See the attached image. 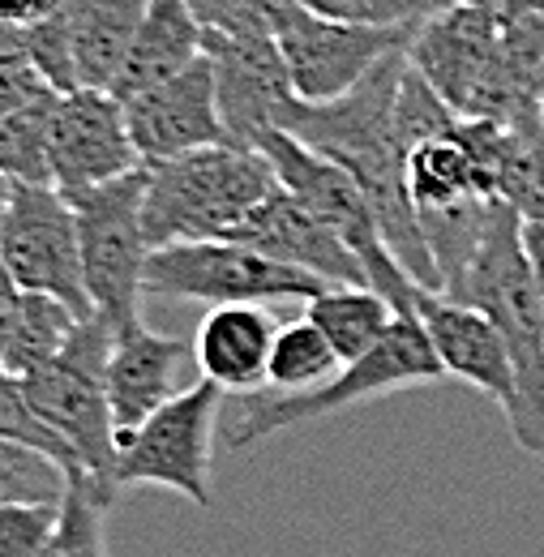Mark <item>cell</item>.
<instances>
[{"label": "cell", "mask_w": 544, "mask_h": 557, "mask_svg": "<svg viewBox=\"0 0 544 557\" xmlns=\"http://www.w3.org/2000/svg\"><path fill=\"white\" fill-rule=\"evenodd\" d=\"M404 73H408V48L386 57L356 90H347L331 103H296L279 129L300 138L322 159L339 163L364 189V198L373 202L382 236H386L391 253L399 258V267L420 287L442 292L433 253L420 236L416 207H411L408 194V146L399 138V125H395Z\"/></svg>", "instance_id": "obj_1"}, {"label": "cell", "mask_w": 544, "mask_h": 557, "mask_svg": "<svg viewBox=\"0 0 544 557\" xmlns=\"http://www.w3.org/2000/svg\"><path fill=\"white\" fill-rule=\"evenodd\" d=\"M446 296L480 309L506 339L515 364V408L506 424L528 455H544V309L519 210L493 202L477 253Z\"/></svg>", "instance_id": "obj_2"}, {"label": "cell", "mask_w": 544, "mask_h": 557, "mask_svg": "<svg viewBox=\"0 0 544 557\" xmlns=\"http://www.w3.org/2000/svg\"><path fill=\"white\" fill-rule=\"evenodd\" d=\"M279 189L271 159L249 146H206L146 163L141 223L150 249L181 240H232Z\"/></svg>", "instance_id": "obj_3"}, {"label": "cell", "mask_w": 544, "mask_h": 557, "mask_svg": "<svg viewBox=\"0 0 544 557\" xmlns=\"http://www.w3.org/2000/svg\"><path fill=\"white\" fill-rule=\"evenodd\" d=\"M116 348V326L99 313L82 318L57 360L22 377V391L69 450L77 455L86 485L99 506H116V420L108 399V360Z\"/></svg>", "instance_id": "obj_4"}, {"label": "cell", "mask_w": 544, "mask_h": 557, "mask_svg": "<svg viewBox=\"0 0 544 557\" xmlns=\"http://www.w3.org/2000/svg\"><path fill=\"white\" fill-rule=\"evenodd\" d=\"M446 369L437 360V351L429 344L424 326L416 313H399L395 326L386 331V339L373 351H364L360 360L343 364L339 373L305 395H279V391H258V395H240L236 417L223 429V446L227 450H249L258 442H267L271 433H283L292 424H309L343 408L408 391V386H433L442 382Z\"/></svg>", "instance_id": "obj_5"}, {"label": "cell", "mask_w": 544, "mask_h": 557, "mask_svg": "<svg viewBox=\"0 0 544 557\" xmlns=\"http://www.w3.org/2000/svg\"><path fill=\"white\" fill-rule=\"evenodd\" d=\"M258 150L271 159L279 185L313 210L326 227L339 232V240L360 258L369 287L382 292L399 313H416V292L420 283L399 267V258L391 253L386 236H382V223H378V210L364 198V189L343 172L339 163L322 159L318 150H309L300 138L274 129L258 141Z\"/></svg>", "instance_id": "obj_6"}, {"label": "cell", "mask_w": 544, "mask_h": 557, "mask_svg": "<svg viewBox=\"0 0 544 557\" xmlns=\"http://www.w3.org/2000/svg\"><path fill=\"white\" fill-rule=\"evenodd\" d=\"M141 198H146V168L69 198L77 214L82 278H86L90 309L108 318L116 331L141 322L146 262H150Z\"/></svg>", "instance_id": "obj_7"}, {"label": "cell", "mask_w": 544, "mask_h": 557, "mask_svg": "<svg viewBox=\"0 0 544 557\" xmlns=\"http://www.w3.org/2000/svg\"><path fill=\"white\" fill-rule=\"evenodd\" d=\"M326 283L287 262H274L271 253L245 245V240H181L150 249L146 262V296H172V300H198L206 309L219 305H274V300H300L309 305Z\"/></svg>", "instance_id": "obj_8"}, {"label": "cell", "mask_w": 544, "mask_h": 557, "mask_svg": "<svg viewBox=\"0 0 544 557\" xmlns=\"http://www.w3.org/2000/svg\"><path fill=\"white\" fill-rule=\"evenodd\" d=\"M223 391L214 382H194L168 408L141 420L134 433L116 442V488L159 485L181 493L198 510L214 506L210 493V459L219 429Z\"/></svg>", "instance_id": "obj_9"}, {"label": "cell", "mask_w": 544, "mask_h": 557, "mask_svg": "<svg viewBox=\"0 0 544 557\" xmlns=\"http://www.w3.org/2000/svg\"><path fill=\"white\" fill-rule=\"evenodd\" d=\"M0 258L22 292L52 296L77 318H90V296L82 278L77 214L57 185H13L0 207Z\"/></svg>", "instance_id": "obj_10"}, {"label": "cell", "mask_w": 544, "mask_h": 557, "mask_svg": "<svg viewBox=\"0 0 544 557\" xmlns=\"http://www.w3.org/2000/svg\"><path fill=\"white\" fill-rule=\"evenodd\" d=\"M420 26H360L309 13L305 4L274 35L300 103H331L356 90L386 57L404 52Z\"/></svg>", "instance_id": "obj_11"}, {"label": "cell", "mask_w": 544, "mask_h": 557, "mask_svg": "<svg viewBox=\"0 0 544 557\" xmlns=\"http://www.w3.org/2000/svg\"><path fill=\"white\" fill-rule=\"evenodd\" d=\"M52 185L73 198L141 172V154L129 134V112L112 90H73L52 112Z\"/></svg>", "instance_id": "obj_12"}, {"label": "cell", "mask_w": 544, "mask_h": 557, "mask_svg": "<svg viewBox=\"0 0 544 557\" xmlns=\"http://www.w3.org/2000/svg\"><path fill=\"white\" fill-rule=\"evenodd\" d=\"M206 57L214 70V95L227 138L232 146L258 150V141L274 134L283 116L300 103L274 35H249V39L206 35Z\"/></svg>", "instance_id": "obj_13"}, {"label": "cell", "mask_w": 544, "mask_h": 557, "mask_svg": "<svg viewBox=\"0 0 544 557\" xmlns=\"http://www.w3.org/2000/svg\"><path fill=\"white\" fill-rule=\"evenodd\" d=\"M125 112H129V134H134L141 163L181 159V154L206 150V146H232L227 125L219 116L210 57L150 90H141L137 99L125 103Z\"/></svg>", "instance_id": "obj_14"}, {"label": "cell", "mask_w": 544, "mask_h": 557, "mask_svg": "<svg viewBox=\"0 0 544 557\" xmlns=\"http://www.w3.org/2000/svg\"><path fill=\"white\" fill-rule=\"evenodd\" d=\"M497 39H502L497 17L472 4H450L437 17L420 22L408 44V61L459 116H472L497 57Z\"/></svg>", "instance_id": "obj_15"}, {"label": "cell", "mask_w": 544, "mask_h": 557, "mask_svg": "<svg viewBox=\"0 0 544 557\" xmlns=\"http://www.w3.org/2000/svg\"><path fill=\"white\" fill-rule=\"evenodd\" d=\"M189 364H198L189 339L159 335L146 322L116 331V348L108 360V399L116 420V442L194 386Z\"/></svg>", "instance_id": "obj_16"}, {"label": "cell", "mask_w": 544, "mask_h": 557, "mask_svg": "<svg viewBox=\"0 0 544 557\" xmlns=\"http://www.w3.org/2000/svg\"><path fill=\"white\" fill-rule=\"evenodd\" d=\"M416 318L437 351L446 377L468 382L472 391H480L484 399H493L502 408V417H510L515 364H510V351H506V339L497 335V326L480 309L459 305V300L429 292V287L416 292Z\"/></svg>", "instance_id": "obj_17"}, {"label": "cell", "mask_w": 544, "mask_h": 557, "mask_svg": "<svg viewBox=\"0 0 544 557\" xmlns=\"http://www.w3.org/2000/svg\"><path fill=\"white\" fill-rule=\"evenodd\" d=\"M232 240H245L271 253L274 262H287L305 275L322 278L326 287H369L360 258L343 245L339 232L326 227L305 202H296L283 185L245 219V227Z\"/></svg>", "instance_id": "obj_18"}, {"label": "cell", "mask_w": 544, "mask_h": 557, "mask_svg": "<svg viewBox=\"0 0 544 557\" xmlns=\"http://www.w3.org/2000/svg\"><path fill=\"white\" fill-rule=\"evenodd\" d=\"M274 326L267 305H219L206 309L202 326L194 335V356L206 382L223 395H258L267 391Z\"/></svg>", "instance_id": "obj_19"}, {"label": "cell", "mask_w": 544, "mask_h": 557, "mask_svg": "<svg viewBox=\"0 0 544 557\" xmlns=\"http://www.w3.org/2000/svg\"><path fill=\"white\" fill-rule=\"evenodd\" d=\"M206 57V30L194 17L189 0H150L146 17L137 26V39L125 57V70L116 77L112 95L121 103L137 99L141 90L185 73Z\"/></svg>", "instance_id": "obj_20"}, {"label": "cell", "mask_w": 544, "mask_h": 557, "mask_svg": "<svg viewBox=\"0 0 544 557\" xmlns=\"http://www.w3.org/2000/svg\"><path fill=\"white\" fill-rule=\"evenodd\" d=\"M150 0H61L82 90H112Z\"/></svg>", "instance_id": "obj_21"}, {"label": "cell", "mask_w": 544, "mask_h": 557, "mask_svg": "<svg viewBox=\"0 0 544 557\" xmlns=\"http://www.w3.org/2000/svg\"><path fill=\"white\" fill-rule=\"evenodd\" d=\"M300 318H309L331 339V348L343 364H351L386 339L399 309L373 287H326L305 305Z\"/></svg>", "instance_id": "obj_22"}, {"label": "cell", "mask_w": 544, "mask_h": 557, "mask_svg": "<svg viewBox=\"0 0 544 557\" xmlns=\"http://www.w3.org/2000/svg\"><path fill=\"white\" fill-rule=\"evenodd\" d=\"M408 194L416 219L468 207V202H493V198H484L477 168H472L463 141L455 138V129L446 138L420 141L408 154Z\"/></svg>", "instance_id": "obj_23"}, {"label": "cell", "mask_w": 544, "mask_h": 557, "mask_svg": "<svg viewBox=\"0 0 544 557\" xmlns=\"http://www.w3.org/2000/svg\"><path fill=\"white\" fill-rule=\"evenodd\" d=\"M497 202L519 210L523 223H544L541 103L506 121V154H502V176H497Z\"/></svg>", "instance_id": "obj_24"}, {"label": "cell", "mask_w": 544, "mask_h": 557, "mask_svg": "<svg viewBox=\"0 0 544 557\" xmlns=\"http://www.w3.org/2000/svg\"><path fill=\"white\" fill-rule=\"evenodd\" d=\"M343 369V360L335 356L331 339L309 322H287L279 326L271 348V369H267V391L279 395H305V391H318L326 386L335 373Z\"/></svg>", "instance_id": "obj_25"}, {"label": "cell", "mask_w": 544, "mask_h": 557, "mask_svg": "<svg viewBox=\"0 0 544 557\" xmlns=\"http://www.w3.org/2000/svg\"><path fill=\"white\" fill-rule=\"evenodd\" d=\"M57 90L39 95L9 121H0V176L9 185H52V112H57Z\"/></svg>", "instance_id": "obj_26"}, {"label": "cell", "mask_w": 544, "mask_h": 557, "mask_svg": "<svg viewBox=\"0 0 544 557\" xmlns=\"http://www.w3.org/2000/svg\"><path fill=\"white\" fill-rule=\"evenodd\" d=\"M77 313L61 305V300H52V296H35V292H26V300H22V318H17V326H13V339H9V348L0 356V364L13 373V377H26V373H35V369H44L48 360H57L65 344L73 339V331H77Z\"/></svg>", "instance_id": "obj_27"}, {"label": "cell", "mask_w": 544, "mask_h": 557, "mask_svg": "<svg viewBox=\"0 0 544 557\" xmlns=\"http://www.w3.org/2000/svg\"><path fill=\"white\" fill-rule=\"evenodd\" d=\"M0 442L30 446V450H39V455L57 459V463L65 468L69 481H86V472H82L77 455L69 450L65 442H61L44 420L35 417V408H30L26 391H22V377H13L4 364H0Z\"/></svg>", "instance_id": "obj_28"}, {"label": "cell", "mask_w": 544, "mask_h": 557, "mask_svg": "<svg viewBox=\"0 0 544 557\" xmlns=\"http://www.w3.org/2000/svg\"><path fill=\"white\" fill-rule=\"evenodd\" d=\"M189 9L206 35L249 39V35H279L283 22L300 9V0H189Z\"/></svg>", "instance_id": "obj_29"}, {"label": "cell", "mask_w": 544, "mask_h": 557, "mask_svg": "<svg viewBox=\"0 0 544 557\" xmlns=\"http://www.w3.org/2000/svg\"><path fill=\"white\" fill-rule=\"evenodd\" d=\"M65 468L30 446L0 442V506L4 502H57L65 497Z\"/></svg>", "instance_id": "obj_30"}, {"label": "cell", "mask_w": 544, "mask_h": 557, "mask_svg": "<svg viewBox=\"0 0 544 557\" xmlns=\"http://www.w3.org/2000/svg\"><path fill=\"white\" fill-rule=\"evenodd\" d=\"M61 502H4L0 506V557H48L61 532Z\"/></svg>", "instance_id": "obj_31"}, {"label": "cell", "mask_w": 544, "mask_h": 557, "mask_svg": "<svg viewBox=\"0 0 544 557\" xmlns=\"http://www.w3.org/2000/svg\"><path fill=\"white\" fill-rule=\"evenodd\" d=\"M103 519H108V506H99L90 485L69 481L65 502H61V532L48 557H108Z\"/></svg>", "instance_id": "obj_32"}, {"label": "cell", "mask_w": 544, "mask_h": 557, "mask_svg": "<svg viewBox=\"0 0 544 557\" xmlns=\"http://www.w3.org/2000/svg\"><path fill=\"white\" fill-rule=\"evenodd\" d=\"M309 13L360 26H420L459 0H300Z\"/></svg>", "instance_id": "obj_33"}, {"label": "cell", "mask_w": 544, "mask_h": 557, "mask_svg": "<svg viewBox=\"0 0 544 557\" xmlns=\"http://www.w3.org/2000/svg\"><path fill=\"white\" fill-rule=\"evenodd\" d=\"M30 70L39 73L57 95H73V90H82V82H77V65H73V44H69V30H65L61 9H57L48 22L30 26Z\"/></svg>", "instance_id": "obj_34"}, {"label": "cell", "mask_w": 544, "mask_h": 557, "mask_svg": "<svg viewBox=\"0 0 544 557\" xmlns=\"http://www.w3.org/2000/svg\"><path fill=\"white\" fill-rule=\"evenodd\" d=\"M52 86L35 70H9L0 73V121H9L13 112H22L26 103H35L39 95H48Z\"/></svg>", "instance_id": "obj_35"}, {"label": "cell", "mask_w": 544, "mask_h": 557, "mask_svg": "<svg viewBox=\"0 0 544 557\" xmlns=\"http://www.w3.org/2000/svg\"><path fill=\"white\" fill-rule=\"evenodd\" d=\"M22 300H26V292L17 287V278L9 275V267L0 258V356H4L9 339H13V326L22 318Z\"/></svg>", "instance_id": "obj_36"}, {"label": "cell", "mask_w": 544, "mask_h": 557, "mask_svg": "<svg viewBox=\"0 0 544 557\" xmlns=\"http://www.w3.org/2000/svg\"><path fill=\"white\" fill-rule=\"evenodd\" d=\"M57 9H61V0H0V22L30 30V26L48 22Z\"/></svg>", "instance_id": "obj_37"}, {"label": "cell", "mask_w": 544, "mask_h": 557, "mask_svg": "<svg viewBox=\"0 0 544 557\" xmlns=\"http://www.w3.org/2000/svg\"><path fill=\"white\" fill-rule=\"evenodd\" d=\"M30 70V30L0 22V73Z\"/></svg>", "instance_id": "obj_38"}, {"label": "cell", "mask_w": 544, "mask_h": 557, "mask_svg": "<svg viewBox=\"0 0 544 557\" xmlns=\"http://www.w3.org/2000/svg\"><path fill=\"white\" fill-rule=\"evenodd\" d=\"M459 4H472V9L497 17V22H519V17L544 13V0H459Z\"/></svg>", "instance_id": "obj_39"}, {"label": "cell", "mask_w": 544, "mask_h": 557, "mask_svg": "<svg viewBox=\"0 0 544 557\" xmlns=\"http://www.w3.org/2000/svg\"><path fill=\"white\" fill-rule=\"evenodd\" d=\"M523 245H528V258H532V275H536V292H541L544 309V223H523Z\"/></svg>", "instance_id": "obj_40"}, {"label": "cell", "mask_w": 544, "mask_h": 557, "mask_svg": "<svg viewBox=\"0 0 544 557\" xmlns=\"http://www.w3.org/2000/svg\"><path fill=\"white\" fill-rule=\"evenodd\" d=\"M9 189H13V185H9V181H4V176H0V207H4V202H9Z\"/></svg>", "instance_id": "obj_41"}, {"label": "cell", "mask_w": 544, "mask_h": 557, "mask_svg": "<svg viewBox=\"0 0 544 557\" xmlns=\"http://www.w3.org/2000/svg\"><path fill=\"white\" fill-rule=\"evenodd\" d=\"M541 125H544V90H541Z\"/></svg>", "instance_id": "obj_42"}, {"label": "cell", "mask_w": 544, "mask_h": 557, "mask_svg": "<svg viewBox=\"0 0 544 557\" xmlns=\"http://www.w3.org/2000/svg\"><path fill=\"white\" fill-rule=\"evenodd\" d=\"M541 82H544V73H541Z\"/></svg>", "instance_id": "obj_43"}]
</instances>
